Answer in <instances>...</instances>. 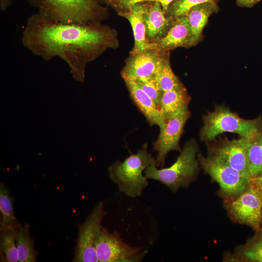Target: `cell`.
<instances>
[{"label":"cell","instance_id":"1","mask_svg":"<svg viewBox=\"0 0 262 262\" xmlns=\"http://www.w3.org/2000/svg\"><path fill=\"white\" fill-rule=\"evenodd\" d=\"M21 40L25 48L45 61L62 59L74 79L82 82L86 65L111 45L112 35L94 22H58L37 13L28 18Z\"/></svg>","mask_w":262,"mask_h":262},{"label":"cell","instance_id":"2","mask_svg":"<svg viewBox=\"0 0 262 262\" xmlns=\"http://www.w3.org/2000/svg\"><path fill=\"white\" fill-rule=\"evenodd\" d=\"M157 163L156 159L147 151V144L143 145L135 154L131 153L123 162L116 161L108 168L109 176L118 185L120 191L135 197L141 195L148 185L143 171L151 164Z\"/></svg>","mask_w":262,"mask_h":262},{"label":"cell","instance_id":"3","mask_svg":"<svg viewBox=\"0 0 262 262\" xmlns=\"http://www.w3.org/2000/svg\"><path fill=\"white\" fill-rule=\"evenodd\" d=\"M198 147L194 139L185 143L175 162L168 167L158 169L157 163L147 167L144 171L147 179L158 180L173 192L180 187H186L191 182L199 170L196 159Z\"/></svg>","mask_w":262,"mask_h":262},{"label":"cell","instance_id":"4","mask_svg":"<svg viewBox=\"0 0 262 262\" xmlns=\"http://www.w3.org/2000/svg\"><path fill=\"white\" fill-rule=\"evenodd\" d=\"M203 125L200 131L201 140L208 143L224 132L234 133L241 137H249L262 130V116L252 119L241 117L224 105H217L214 110L202 116Z\"/></svg>","mask_w":262,"mask_h":262},{"label":"cell","instance_id":"5","mask_svg":"<svg viewBox=\"0 0 262 262\" xmlns=\"http://www.w3.org/2000/svg\"><path fill=\"white\" fill-rule=\"evenodd\" d=\"M38 12L52 20L62 23H89L104 14L96 0H29Z\"/></svg>","mask_w":262,"mask_h":262},{"label":"cell","instance_id":"6","mask_svg":"<svg viewBox=\"0 0 262 262\" xmlns=\"http://www.w3.org/2000/svg\"><path fill=\"white\" fill-rule=\"evenodd\" d=\"M199 164L204 172L219 184L226 198L234 197L250 186V178L243 175L220 158L211 154L204 157L197 155Z\"/></svg>","mask_w":262,"mask_h":262},{"label":"cell","instance_id":"7","mask_svg":"<svg viewBox=\"0 0 262 262\" xmlns=\"http://www.w3.org/2000/svg\"><path fill=\"white\" fill-rule=\"evenodd\" d=\"M226 199L225 208L233 221L255 231L262 230V191L250 185L240 195Z\"/></svg>","mask_w":262,"mask_h":262},{"label":"cell","instance_id":"8","mask_svg":"<svg viewBox=\"0 0 262 262\" xmlns=\"http://www.w3.org/2000/svg\"><path fill=\"white\" fill-rule=\"evenodd\" d=\"M189 106L186 107L164 121L159 127V136L153 143V148L157 152V164L163 167L167 154L173 150L180 152V140L184 126L191 116Z\"/></svg>","mask_w":262,"mask_h":262},{"label":"cell","instance_id":"9","mask_svg":"<svg viewBox=\"0 0 262 262\" xmlns=\"http://www.w3.org/2000/svg\"><path fill=\"white\" fill-rule=\"evenodd\" d=\"M105 214L103 203L99 202L86 218L84 222L79 226L74 262H98L96 243L102 228L101 222Z\"/></svg>","mask_w":262,"mask_h":262},{"label":"cell","instance_id":"10","mask_svg":"<svg viewBox=\"0 0 262 262\" xmlns=\"http://www.w3.org/2000/svg\"><path fill=\"white\" fill-rule=\"evenodd\" d=\"M139 250L124 243L118 233H110L103 227L96 243L100 262H138L143 257Z\"/></svg>","mask_w":262,"mask_h":262},{"label":"cell","instance_id":"11","mask_svg":"<svg viewBox=\"0 0 262 262\" xmlns=\"http://www.w3.org/2000/svg\"><path fill=\"white\" fill-rule=\"evenodd\" d=\"M208 145L209 154L214 155L243 175L251 179L247 157V137L214 139Z\"/></svg>","mask_w":262,"mask_h":262},{"label":"cell","instance_id":"12","mask_svg":"<svg viewBox=\"0 0 262 262\" xmlns=\"http://www.w3.org/2000/svg\"><path fill=\"white\" fill-rule=\"evenodd\" d=\"M161 57L153 49L134 54L122 72L125 81L154 76Z\"/></svg>","mask_w":262,"mask_h":262},{"label":"cell","instance_id":"13","mask_svg":"<svg viewBox=\"0 0 262 262\" xmlns=\"http://www.w3.org/2000/svg\"><path fill=\"white\" fill-rule=\"evenodd\" d=\"M166 34L156 44L159 49H170L192 46V35L186 16L177 17Z\"/></svg>","mask_w":262,"mask_h":262},{"label":"cell","instance_id":"14","mask_svg":"<svg viewBox=\"0 0 262 262\" xmlns=\"http://www.w3.org/2000/svg\"><path fill=\"white\" fill-rule=\"evenodd\" d=\"M125 81L131 98L149 124L151 126L157 125L160 127L163 121L158 106L134 81Z\"/></svg>","mask_w":262,"mask_h":262},{"label":"cell","instance_id":"15","mask_svg":"<svg viewBox=\"0 0 262 262\" xmlns=\"http://www.w3.org/2000/svg\"><path fill=\"white\" fill-rule=\"evenodd\" d=\"M146 6L137 3L129 8L126 17L129 20L134 37V46L132 53L136 54L148 49H156V43H149L146 38V29L143 19Z\"/></svg>","mask_w":262,"mask_h":262},{"label":"cell","instance_id":"16","mask_svg":"<svg viewBox=\"0 0 262 262\" xmlns=\"http://www.w3.org/2000/svg\"><path fill=\"white\" fill-rule=\"evenodd\" d=\"M190 100L184 87L163 92L159 109L163 123L182 109L189 106Z\"/></svg>","mask_w":262,"mask_h":262},{"label":"cell","instance_id":"17","mask_svg":"<svg viewBox=\"0 0 262 262\" xmlns=\"http://www.w3.org/2000/svg\"><path fill=\"white\" fill-rule=\"evenodd\" d=\"M216 9L213 2H205L193 7L186 15L191 30L192 45L201 40L203 30L208 18Z\"/></svg>","mask_w":262,"mask_h":262},{"label":"cell","instance_id":"18","mask_svg":"<svg viewBox=\"0 0 262 262\" xmlns=\"http://www.w3.org/2000/svg\"><path fill=\"white\" fill-rule=\"evenodd\" d=\"M159 2L155 1L149 7L146 6L143 19L146 34L149 38H156L163 35L169 25V21L164 16Z\"/></svg>","mask_w":262,"mask_h":262},{"label":"cell","instance_id":"19","mask_svg":"<svg viewBox=\"0 0 262 262\" xmlns=\"http://www.w3.org/2000/svg\"><path fill=\"white\" fill-rule=\"evenodd\" d=\"M247 157L251 179L262 175V130L247 137Z\"/></svg>","mask_w":262,"mask_h":262},{"label":"cell","instance_id":"20","mask_svg":"<svg viewBox=\"0 0 262 262\" xmlns=\"http://www.w3.org/2000/svg\"><path fill=\"white\" fill-rule=\"evenodd\" d=\"M230 260L239 262H262V230L241 246Z\"/></svg>","mask_w":262,"mask_h":262},{"label":"cell","instance_id":"21","mask_svg":"<svg viewBox=\"0 0 262 262\" xmlns=\"http://www.w3.org/2000/svg\"><path fill=\"white\" fill-rule=\"evenodd\" d=\"M0 211L1 214L0 231L8 229H17L21 226L15 215L10 192L2 183L0 185Z\"/></svg>","mask_w":262,"mask_h":262},{"label":"cell","instance_id":"22","mask_svg":"<svg viewBox=\"0 0 262 262\" xmlns=\"http://www.w3.org/2000/svg\"><path fill=\"white\" fill-rule=\"evenodd\" d=\"M154 78L163 92L184 87L173 72L169 61L162 57Z\"/></svg>","mask_w":262,"mask_h":262},{"label":"cell","instance_id":"23","mask_svg":"<svg viewBox=\"0 0 262 262\" xmlns=\"http://www.w3.org/2000/svg\"><path fill=\"white\" fill-rule=\"evenodd\" d=\"M16 243L19 262H35L36 252L33 249L34 241L30 234V225L25 224L17 229Z\"/></svg>","mask_w":262,"mask_h":262},{"label":"cell","instance_id":"24","mask_svg":"<svg viewBox=\"0 0 262 262\" xmlns=\"http://www.w3.org/2000/svg\"><path fill=\"white\" fill-rule=\"evenodd\" d=\"M17 229H5L0 231V251L1 261L19 262L16 243Z\"/></svg>","mask_w":262,"mask_h":262},{"label":"cell","instance_id":"25","mask_svg":"<svg viewBox=\"0 0 262 262\" xmlns=\"http://www.w3.org/2000/svg\"><path fill=\"white\" fill-rule=\"evenodd\" d=\"M134 81L159 107L163 92L159 88L154 76L140 78Z\"/></svg>","mask_w":262,"mask_h":262},{"label":"cell","instance_id":"26","mask_svg":"<svg viewBox=\"0 0 262 262\" xmlns=\"http://www.w3.org/2000/svg\"><path fill=\"white\" fill-rule=\"evenodd\" d=\"M214 0H175L170 7L172 16L176 18L186 16L194 6L205 2H212Z\"/></svg>","mask_w":262,"mask_h":262},{"label":"cell","instance_id":"27","mask_svg":"<svg viewBox=\"0 0 262 262\" xmlns=\"http://www.w3.org/2000/svg\"><path fill=\"white\" fill-rule=\"evenodd\" d=\"M175 0H133L134 4L145 1H157L160 3L163 10L165 12L168 9L170 4Z\"/></svg>","mask_w":262,"mask_h":262},{"label":"cell","instance_id":"28","mask_svg":"<svg viewBox=\"0 0 262 262\" xmlns=\"http://www.w3.org/2000/svg\"><path fill=\"white\" fill-rule=\"evenodd\" d=\"M250 185L262 191V175L257 178L251 179Z\"/></svg>","mask_w":262,"mask_h":262},{"label":"cell","instance_id":"29","mask_svg":"<svg viewBox=\"0 0 262 262\" xmlns=\"http://www.w3.org/2000/svg\"><path fill=\"white\" fill-rule=\"evenodd\" d=\"M259 0H237V3L242 6L252 7Z\"/></svg>","mask_w":262,"mask_h":262},{"label":"cell","instance_id":"30","mask_svg":"<svg viewBox=\"0 0 262 262\" xmlns=\"http://www.w3.org/2000/svg\"><path fill=\"white\" fill-rule=\"evenodd\" d=\"M14 0H0V8L2 11H7Z\"/></svg>","mask_w":262,"mask_h":262},{"label":"cell","instance_id":"31","mask_svg":"<svg viewBox=\"0 0 262 262\" xmlns=\"http://www.w3.org/2000/svg\"></svg>","mask_w":262,"mask_h":262},{"label":"cell","instance_id":"32","mask_svg":"<svg viewBox=\"0 0 262 262\" xmlns=\"http://www.w3.org/2000/svg\"></svg>","mask_w":262,"mask_h":262}]
</instances>
